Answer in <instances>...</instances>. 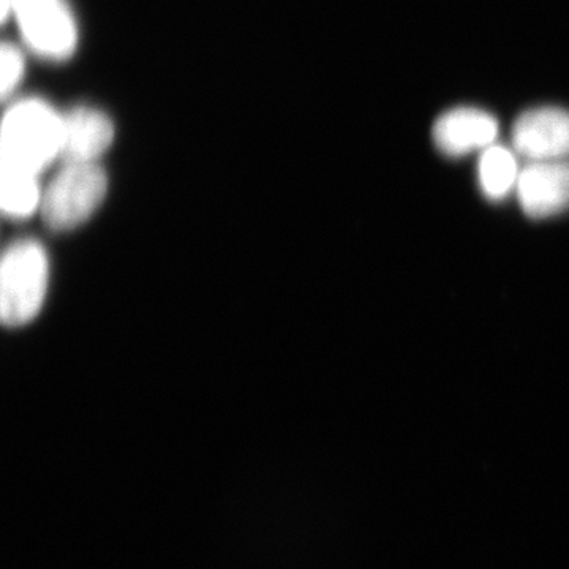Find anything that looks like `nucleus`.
Returning a JSON list of instances; mask_svg holds the SVG:
<instances>
[{"instance_id": "5", "label": "nucleus", "mask_w": 569, "mask_h": 569, "mask_svg": "<svg viewBox=\"0 0 569 569\" xmlns=\"http://www.w3.org/2000/svg\"><path fill=\"white\" fill-rule=\"evenodd\" d=\"M515 152L529 162L567 160L569 157V111L541 107L522 112L512 126Z\"/></svg>"}, {"instance_id": "7", "label": "nucleus", "mask_w": 569, "mask_h": 569, "mask_svg": "<svg viewBox=\"0 0 569 569\" xmlns=\"http://www.w3.org/2000/svg\"><path fill=\"white\" fill-rule=\"evenodd\" d=\"M498 137V122L479 108H452L433 123L432 138L438 151L459 159L467 153L485 151Z\"/></svg>"}, {"instance_id": "3", "label": "nucleus", "mask_w": 569, "mask_h": 569, "mask_svg": "<svg viewBox=\"0 0 569 569\" xmlns=\"http://www.w3.org/2000/svg\"><path fill=\"white\" fill-rule=\"evenodd\" d=\"M107 192V173L99 163H66L43 192L41 216L51 230H73L99 209Z\"/></svg>"}, {"instance_id": "8", "label": "nucleus", "mask_w": 569, "mask_h": 569, "mask_svg": "<svg viewBox=\"0 0 569 569\" xmlns=\"http://www.w3.org/2000/svg\"><path fill=\"white\" fill-rule=\"evenodd\" d=\"M114 140V126L103 111L73 108L62 114L61 159L66 163H97Z\"/></svg>"}, {"instance_id": "1", "label": "nucleus", "mask_w": 569, "mask_h": 569, "mask_svg": "<svg viewBox=\"0 0 569 569\" xmlns=\"http://www.w3.org/2000/svg\"><path fill=\"white\" fill-rule=\"evenodd\" d=\"M62 116L40 99L11 104L3 116L2 171L37 176L61 157Z\"/></svg>"}, {"instance_id": "6", "label": "nucleus", "mask_w": 569, "mask_h": 569, "mask_svg": "<svg viewBox=\"0 0 569 569\" xmlns=\"http://www.w3.org/2000/svg\"><path fill=\"white\" fill-rule=\"evenodd\" d=\"M518 197L531 219H546L569 208V162H530L520 170Z\"/></svg>"}, {"instance_id": "10", "label": "nucleus", "mask_w": 569, "mask_h": 569, "mask_svg": "<svg viewBox=\"0 0 569 569\" xmlns=\"http://www.w3.org/2000/svg\"><path fill=\"white\" fill-rule=\"evenodd\" d=\"M43 192L37 176L2 171L0 181V206L7 216L26 219L40 209Z\"/></svg>"}, {"instance_id": "2", "label": "nucleus", "mask_w": 569, "mask_h": 569, "mask_svg": "<svg viewBox=\"0 0 569 569\" xmlns=\"http://www.w3.org/2000/svg\"><path fill=\"white\" fill-rule=\"evenodd\" d=\"M50 282L47 250L33 239H21L6 250L0 266V316L11 328L39 316Z\"/></svg>"}, {"instance_id": "12", "label": "nucleus", "mask_w": 569, "mask_h": 569, "mask_svg": "<svg viewBox=\"0 0 569 569\" xmlns=\"http://www.w3.org/2000/svg\"><path fill=\"white\" fill-rule=\"evenodd\" d=\"M11 9H13V0H0V17H2L3 22L11 14Z\"/></svg>"}, {"instance_id": "11", "label": "nucleus", "mask_w": 569, "mask_h": 569, "mask_svg": "<svg viewBox=\"0 0 569 569\" xmlns=\"http://www.w3.org/2000/svg\"><path fill=\"white\" fill-rule=\"evenodd\" d=\"M0 62H2V78H0V92L3 99L13 93L18 88L24 74V56L14 44L3 43L0 51Z\"/></svg>"}, {"instance_id": "4", "label": "nucleus", "mask_w": 569, "mask_h": 569, "mask_svg": "<svg viewBox=\"0 0 569 569\" xmlns=\"http://www.w3.org/2000/svg\"><path fill=\"white\" fill-rule=\"evenodd\" d=\"M11 14L36 54L50 61L73 54L78 28L67 0H13Z\"/></svg>"}, {"instance_id": "9", "label": "nucleus", "mask_w": 569, "mask_h": 569, "mask_svg": "<svg viewBox=\"0 0 569 569\" xmlns=\"http://www.w3.org/2000/svg\"><path fill=\"white\" fill-rule=\"evenodd\" d=\"M520 170L516 153L492 144L482 151L478 164V178L482 193L489 200H503L512 187L518 186Z\"/></svg>"}]
</instances>
